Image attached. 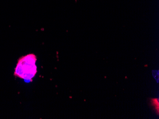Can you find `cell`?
Instances as JSON below:
<instances>
[{
    "instance_id": "7a4b0ae2",
    "label": "cell",
    "mask_w": 159,
    "mask_h": 119,
    "mask_svg": "<svg viewBox=\"0 0 159 119\" xmlns=\"http://www.w3.org/2000/svg\"><path fill=\"white\" fill-rule=\"evenodd\" d=\"M151 104L155 107L156 110L159 112V100L158 99H153L151 100Z\"/></svg>"
},
{
    "instance_id": "6da1fadb",
    "label": "cell",
    "mask_w": 159,
    "mask_h": 119,
    "mask_svg": "<svg viewBox=\"0 0 159 119\" xmlns=\"http://www.w3.org/2000/svg\"><path fill=\"white\" fill-rule=\"evenodd\" d=\"M37 57L33 54L22 56L18 60L14 75L25 80L32 81L37 73L36 62Z\"/></svg>"
}]
</instances>
